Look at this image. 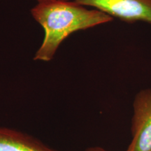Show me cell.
Instances as JSON below:
<instances>
[{
  "mask_svg": "<svg viewBox=\"0 0 151 151\" xmlns=\"http://www.w3.org/2000/svg\"><path fill=\"white\" fill-rule=\"evenodd\" d=\"M127 23L151 24V0H75Z\"/></svg>",
  "mask_w": 151,
  "mask_h": 151,
  "instance_id": "7a4b0ae2",
  "label": "cell"
},
{
  "mask_svg": "<svg viewBox=\"0 0 151 151\" xmlns=\"http://www.w3.org/2000/svg\"><path fill=\"white\" fill-rule=\"evenodd\" d=\"M131 131L132 141L126 151H151V88L135 95Z\"/></svg>",
  "mask_w": 151,
  "mask_h": 151,
  "instance_id": "3957f363",
  "label": "cell"
},
{
  "mask_svg": "<svg viewBox=\"0 0 151 151\" xmlns=\"http://www.w3.org/2000/svg\"><path fill=\"white\" fill-rule=\"evenodd\" d=\"M37 3L39 2H44V1H75V0H36Z\"/></svg>",
  "mask_w": 151,
  "mask_h": 151,
  "instance_id": "8992f818",
  "label": "cell"
},
{
  "mask_svg": "<svg viewBox=\"0 0 151 151\" xmlns=\"http://www.w3.org/2000/svg\"><path fill=\"white\" fill-rule=\"evenodd\" d=\"M34 19L44 30V38L34 60L49 62L61 43L76 32L108 23L113 18L97 9H89L75 1L37 3L31 10Z\"/></svg>",
  "mask_w": 151,
  "mask_h": 151,
  "instance_id": "6da1fadb",
  "label": "cell"
},
{
  "mask_svg": "<svg viewBox=\"0 0 151 151\" xmlns=\"http://www.w3.org/2000/svg\"><path fill=\"white\" fill-rule=\"evenodd\" d=\"M85 151H109V150H106V149L99 146H93V147H90V148H87Z\"/></svg>",
  "mask_w": 151,
  "mask_h": 151,
  "instance_id": "5b68a950",
  "label": "cell"
},
{
  "mask_svg": "<svg viewBox=\"0 0 151 151\" xmlns=\"http://www.w3.org/2000/svg\"><path fill=\"white\" fill-rule=\"evenodd\" d=\"M0 151H58L32 136L10 128L0 127Z\"/></svg>",
  "mask_w": 151,
  "mask_h": 151,
  "instance_id": "277c9868",
  "label": "cell"
}]
</instances>
